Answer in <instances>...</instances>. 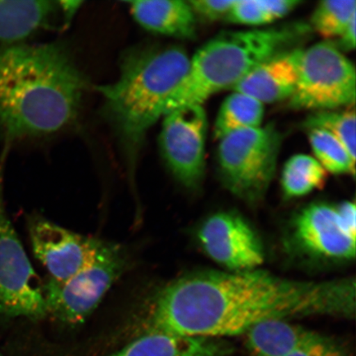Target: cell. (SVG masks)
<instances>
[{
	"label": "cell",
	"instance_id": "6da1fadb",
	"mask_svg": "<svg viewBox=\"0 0 356 356\" xmlns=\"http://www.w3.org/2000/svg\"><path fill=\"white\" fill-rule=\"evenodd\" d=\"M355 278L302 282L257 269L186 275L160 291L146 314V332L218 338L241 335L270 319L350 317Z\"/></svg>",
	"mask_w": 356,
	"mask_h": 356
},
{
	"label": "cell",
	"instance_id": "7a4b0ae2",
	"mask_svg": "<svg viewBox=\"0 0 356 356\" xmlns=\"http://www.w3.org/2000/svg\"><path fill=\"white\" fill-rule=\"evenodd\" d=\"M86 88L60 44L0 49V131L8 141L62 130L77 118Z\"/></svg>",
	"mask_w": 356,
	"mask_h": 356
},
{
	"label": "cell",
	"instance_id": "3957f363",
	"mask_svg": "<svg viewBox=\"0 0 356 356\" xmlns=\"http://www.w3.org/2000/svg\"><path fill=\"white\" fill-rule=\"evenodd\" d=\"M184 48L143 47L124 54L113 83L97 87L104 110L131 161L149 129L162 118L169 97L189 70Z\"/></svg>",
	"mask_w": 356,
	"mask_h": 356
},
{
	"label": "cell",
	"instance_id": "277c9868",
	"mask_svg": "<svg viewBox=\"0 0 356 356\" xmlns=\"http://www.w3.org/2000/svg\"><path fill=\"white\" fill-rule=\"evenodd\" d=\"M310 30L293 24L216 35L190 59L188 73L169 97L164 115L182 106H203L216 93L231 90L262 62L296 48Z\"/></svg>",
	"mask_w": 356,
	"mask_h": 356
},
{
	"label": "cell",
	"instance_id": "5b68a950",
	"mask_svg": "<svg viewBox=\"0 0 356 356\" xmlns=\"http://www.w3.org/2000/svg\"><path fill=\"white\" fill-rule=\"evenodd\" d=\"M282 141V133L270 123L222 138L216 159L226 189L250 203L264 198L277 170Z\"/></svg>",
	"mask_w": 356,
	"mask_h": 356
},
{
	"label": "cell",
	"instance_id": "8992f818",
	"mask_svg": "<svg viewBox=\"0 0 356 356\" xmlns=\"http://www.w3.org/2000/svg\"><path fill=\"white\" fill-rule=\"evenodd\" d=\"M355 68L332 41L304 49L299 79L289 106L296 110H337L354 106Z\"/></svg>",
	"mask_w": 356,
	"mask_h": 356
},
{
	"label": "cell",
	"instance_id": "52a82bcc",
	"mask_svg": "<svg viewBox=\"0 0 356 356\" xmlns=\"http://www.w3.org/2000/svg\"><path fill=\"white\" fill-rule=\"evenodd\" d=\"M127 266L126 252L119 245L108 243L95 261L73 277L65 280L49 279L44 284L47 315L71 326L83 323Z\"/></svg>",
	"mask_w": 356,
	"mask_h": 356
},
{
	"label": "cell",
	"instance_id": "ba28073f",
	"mask_svg": "<svg viewBox=\"0 0 356 356\" xmlns=\"http://www.w3.org/2000/svg\"><path fill=\"white\" fill-rule=\"evenodd\" d=\"M0 165V320L47 316L44 284L35 273L6 211Z\"/></svg>",
	"mask_w": 356,
	"mask_h": 356
},
{
	"label": "cell",
	"instance_id": "9c48e42d",
	"mask_svg": "<svg viewBox=\"0 0 356 356\" xmlns=\"http://www.w3.org/2000/svg\"><path fill=\"white\" fill-rule=\"evenodd\" d=\"M162 118L159 146L164 161L181 185L197 189L207 168V111L202 105L186 106Z\"/></svg>",
	"mask_w": 356,
	"mask_h": 356
},
{
	"label": "cell",
	"instance_id": "30bf717a",
	"mask_svg": "<svg viewBox=\"0 0 356 356\" xmlns=\"http://www.w3.org/2000/svg\"><path fill=\"white\" fill-rule=\"evenodd\" d=\"M28 227L35 257L56 280L69 279L86 268L108 244L74 233L42 217L30 218Z\"/></svg>",
	"mask_w": 356,
	"mask_h": 356
},
{
	"label": "cell",
	"instance_id": "8fae6325",
	"mask_svg": "<svg viewBox=\"0 0 356 356\" xmlns=\"http://www.w3.org/2000/svg\"><path fill=\"white\" fill-rule=\"evenodd\" d=\"M198 239L213 261L231 271L256 269L264 261L260 238L234 212H218L209 217L200 226Z\"/></svg>",
	"mask_w": 356,
	"mask_h": 356
},
{
	"label": "cell",
	"instance_id": "7c38bea8",
	"mask_svg": "<svg viewBox=\"0 0 356 356\" xmlns=\"http://www.w3.org/2000/svg\"><path fill=\"white\" fill-rule=\"evenodd\" d=\"M298 246L309 255L345 261L355 257V238L346 228L337 207L315 203L298 213L293 222Z\"/></svg>",
	"mask_w": 356,
	"mask_h": 356
},
{
	"label": "cell",
	"instance_id": "4fadbf2b",
	"mask_svg": "<svg viewBox=\"0 0 356 356\" xmlns=\"http://www.w3.org/2000/svg\"><path fill=\"white\" fill-rule=\"evenodd\" d=\"M304 49L296 47L262 62L231 89L262 104L291 99L296 91Z\"/></svg>",
	"mask_w": 356,
	"mask_h": 356
},
{
	"label": "cell",
	"instance_id": "5bb4252c",
	"mask_svg": "<svg viewBox=\"0 0 356 356\" xmlns=\"http://www.w3.org/2000/svg\"><path fill=\"white\" fill-rule=\"evenodd\" d=\"M127 3L134 19L149 32L184 40L197 35V19L188 1L152 0Z\"/></svg>",
	"mask_w": 356,
	"mask_h": 356
},
{
	"label": "cell",
	"instance_id": "9a60e30c",
	"mask_svg": "<svg viewBox=\"0 0 356 356\" xmlns=\"http://www.w3.org/2000/svg\"><path fill=\"white\" fill-rule=\"evenodd\" d=\"M232 351V346L218 338L152 332L109 356H225Z\"/></svg>",
	"mask_w": 356,
	"mask_h": 356
},
{
	"label": "cell",
	"instance_id": "2e32d148",
	"mask_svg": "<svg viewBox=\"0 0 356 356\" xmlns=\"http://www.w3.org/2000/svg\"><path fill=\"white\" fill-rule=\"evenodd\" d=\"M61 2L47 0H0V44L22 41L47 28L58 12Z\"/></svg>",
	"mask_w": 356,
	"mask_h": 356
},
{
	"label": "cell",
	"instance_id": "e0dca14e",
	"mask_svg": "<svg viewBox=\"0 0 356 356\" xmlns=\"http://www.w3.org/2000/svg\"><path fill=\"white\" fill-rule=\"evenodd\" d=\"M245 334L248 349L253 356H286L319 336L282 319L257 323Z\"/></svg>",
	"mask_w": 356,
	"mask_h": 356
},
{
	"label": "cell",
	"instance_id": "ac0fdd59",
	"mask_svg": "<svg viewBox=\"0 0 356 356\" xmlns=\"http://www.w3.org/2000/svg\"><path fill=\"white\" fill-rule=\"evenodd\" d=\"M232 92L222 102L213 124V137L219 141L230 134L260 127L264 122V104L245 93Z\"/></svg>",
	"mask_w": 356,
	"mask_h": 356
},
{
	"label": "cell",
	"instance_id": "d6986e66",
	"mask_svg": "<svg viewBox=\"0 0 356 356\" xmlns=\"http://www.w3.org/2000/svg\"><path fill=\"white\" fill-rule=\"evenodd\" d=\"M327 172L312 156L296 154L284 164L282 186L288 198L304 197L314 190L323 189L327 180Z\"/></svg>",
	"mask_w": 356,
	"mask_h": 356
},
{
	"label": "cell",
	"instance_id": "ffe728a7",
	"mask_svg": "<svg viewBox=\"0 0 356 356\" xmlns=\"http://www.w3.org/2000/svg\"><path fill=\"white\" fill-rule=\"evenodd\" d=\"M355 17V0H324L316 6L309 28L325 41H332L343 33Z\"/></svg>",
	"mask_w": 356,
	"mask_h": 356
},
{
	"label": "cell",
	"instance_id": "44dd1931",
	"mask_svg": "<svg viewBox=\"0 0 356 356\" xmlns=\"http://www.w3.org/2000/svg\"><path fill=\"white\" fill-rule=\"evenodd\" d=\"M314 159L327 172L355 177V161L339 140L320 129L307 130Z\"/></svg>",
	"mask_w": 356,
	"mask_h": 356
},
{
	"label": "cell",
	"instance_id": "7402d4cb",
	"mask_svg": "<svg viewBox=\"0 0 356 356\" xmlns=\"http://www.w3.org/2000/svg\"><path fill=\"white\" fill-rule=\"evenodd\" d=\"M355 111L346 110H327L313 111L302 123L306 130L320 129L336 138L348 151L355 161Z\"/></svg>",
	"mask_w": 356,
	"mask_h": 356
},
{
	"label": "cell",
	"instance_id": "603a6c76",
	"mask_svg": "<svg viewBox=\"0 0 356 356\" xmlns=\"http://www.w3.org/2000/svg\"><path fill=\"white\" fill-rule=\"evenodd\" d=\"M225 19L231 24L257 28L273 24L261 6L259 0H236Z\"/></svg>",
	"mask_w": 356,
	"mask_h": 356
},
{
	"label": "cell",
	"instance_id": "cb8c5ba5",
	"mask_svg": "<svg viewBox=\"0 0 356 356\" xmlns=\"http://www.w3.org/2000/svg\"><path fill=\"white\" fill-rule=\"evenodd\" d=\"M197 19L216 22L225 19L236 0H189Z\"/></svg>",
	"mask_w": 356,
	"mask_h": 356
},
{
	"label": "cell",
	"instance_id": "d4e9b609",
	"mask_svg": "<svg viewBox=\"0 0 356 356\" xmlns=\"http://www.w3.org/2000/svg\"><path fill=\"white\" fill-rule=\"evenodd\" d=\"M286 356H346L345 351L339 345L319 335L313 341L308 342L292 351Z\"/></svg>",
	"mask_w": 356,
	"mask_h": 356
},
{
	"label": "cell",
	"instance_id": "484cf974",
	"mask_svg": "<svg viewBox=\"0 0 356 356\" xmlns=\"http://www.w3.org/2000/svg\"><path fill=\"white\" fill-rule=\"evenodd\" d=\"M259 2L273 22L286 17L302 3L301 0H259Z\"/></svg>",
	"mask_w": 356,
	"mask_h": 356
},
{
	"label": "cell",
	"instance_id": "4316f807",
	"mask_svg": "<svg viewBox=\"0 0 356 356\" xmlns=\"http://www.w3.org/2000/svg\"><path fill=\"white\" fill-rule=\"evenodd\" d=\"M347 230L356 237V207L355 202H345L337 207Z\"/></svg>",
	"mask_w": 356,
	"mask_h": 356
},
{
	"label": "cell",
	"instance_id": "83f0119b",
	"mask_svg": "<svg viewBox=\"0 0 356 356\" xmlns=\"http://www.w3.org/2000/svg\"><path fill=\"white\" fill-rule=\"evenodd\" d=\"M355 22L356 17L350 21L343 33L337 38V42H333L341 52L351 51L355 48Z\"/></svg>",
	"mask_w": 356,
	"mask_h": 356
},
{
	"label": "cell",
	"instance_id": "f1b7e54d",
	"mask_svg": "<svg viewBox=\"0 0 356 356\" xmlns=\"http://www.w3.org/2000/svg\"><path fill=\"white\" fill-rule=\"evenodd\" d=\"M0 356H3V355H1V353H0Z\"/></svg>",
	"mask_w": 356,
	"mask_h": 356
}]
</instances>
